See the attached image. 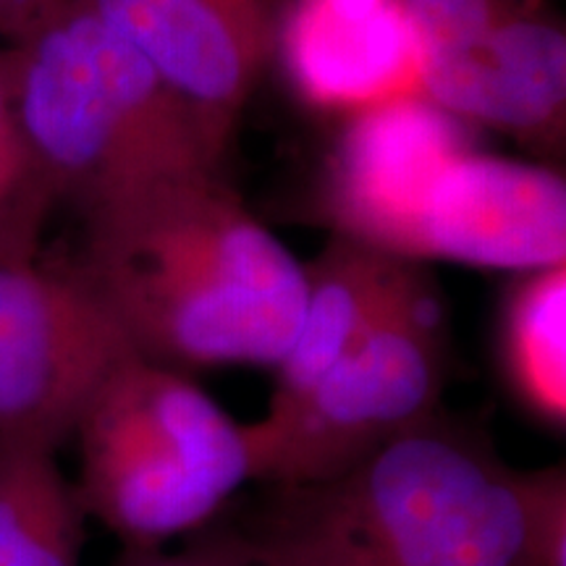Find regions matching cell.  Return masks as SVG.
I'll return each instance as SVG.
<instances>
[{
	"label": "cell",
	"mask_w": 566,
	"mask_h": 566,
	"mask_svg": "<svg viewBox=\"0 0 566 566\" xmlns=\"http://www.w3.org/2000/svg\"><path fill=\"white\" fill-rule=\"evenodd\" d=\"M525 543L533 566H566V472L564 464L522 470Z\"/></svg>",
	"instance_id": "2e32d148"
},
{
	"label": "cell",
	"mask_w": 566,
	"mask_h": 566,
	"mask_svg": "<svg viewBox=\"0 0 566 566\" xmlns=\"http://www.w3.org/2000/svg\"><path fill=\"white\" fill-rule=\"evenodd\" d=\"M307 300L292 349L275 365V388L263 420H281L363 342L367 331L405 296L422 268L349 237H336L304 263Z\"/></svg>",
	"instance_id": "8fae6325"
},
{
	"label": "cell",
	"mask_w": 566,
	"mask_h": 566,
	"mask_svg": "<svg viewBox=\"0 0 566 566\" xmlns=\"http://www.w3.org/2000/svg\"><path fill=\"white\" fill-rule=\"evenodd\" d=\"M13 108L55 202L80 216L176 176L221 171L223 155L132 42L69 0L9 48Z\"/></svg>",
	"instance_id": "3957f363"
},
{
	"label": "cell",
	"mask_w": 566,
	"mask_h": 566,
	"mask_svg": "<svg viewBox=\"0 0 566 566\" xmlns=\"http://www.w3.org/2000/svg\"><path fill=\"white\" fill-rule=\"evenodd\" d=\"M147 363L279 365L300 331L307 273L218 171L153 184L84 221L82 265Z\"/></svg>",
	"instance_id": "6da1fadb"
},
{
	"label": "cell",
	"mask_w": 566,
	"mask_h": 566,
	"mask_svg": "<svg viewBox=\"0 0 566 566\" xmlns=\"http://www.w3.org/2000/svg\"><path fill=\"white\" fill-rule=\"evenodd\" d=\"M275 61L304 101L367 111L420 90L417 48L396 0H289Z\"/></svg>",
	"instance_id": "30bf717a"
},
{
	"label": "cell",
	"mask_w": 566,
	"mask_h": 566,
	"mask_svg": "<svg viewBox=\"0 0 566 566\" xmlns=\"http://www.w3.org/2000/svg\"><path fill=\"white\" fill-rule=\"evenodd\" d=\"M55 197L13 108L9 53L0 51V260L30 263Z\"/></svg>",
	"instance_id": "5bb4252c"
},
{
	"label": "cell",
	"mask_w": 566,
	"mask_h": 566,
	"mask_svg": "<svg viewBox=\"0 0 566 566\" xmlns=\"http://www.w3.org/2000/svg\"><path fill=\"white\" fill-rule=\"evenodd\" d=\"M55 451L0 436V566H82L87 514Z\"/></svg>",
	"instance_id": "7c38bea8"
},
{
	"label": "cell",
	"mask_w": 566,
	"mask_h": 566,
	"mask_svg": "<svg viewBox=\"0 0 566 566\" xmlns=\"http://www.w3.org/2000/svg\"><path fill=\"white\" fill-rule=\"evenodd\" d=\"M84 514L124 548H163L218 520L254 480L250 424L237 422L192 378L129 354L74 430Z\"/></svg>",
	"instance_id": "277c9868"
},
{
	"label": "cell",
	"mask_w": 566,
	"mask_h": 566,
	"mask_svg": "<svg viewBox=\"0 0 566 566\" xmlns=\"http://www.w3.org/2000/svg\"><path fill=\"white\" fill-rule=\"evenodd\" d=\"M122 34L192 108L223 155L275 63L289 0H74Z\"/></svg>",
	"instance_id": "ba28073f"
},
{
	"label": "cell",
	"mask_w": 566,
	"mask_h": 566,
	"mask_svg": "<svg viewBox=\"0 0 566 566\" xmlns=\"http://www.w3.org/2000/svg\"><path fill=\"white\" fill-rule=\"evenodd\" d=\"M443 310L428 275L281 420L250 422L254 480L302 485L349 470L441 409Z\"/></svg>",
	"instance_id": "5b68a950"
},
{
	"label": "cell",
	"mask_w": 566,
	"mask_h": 566,
	"mask_svg": "<svg viewBox=\"0 0 566 566\" xmlns=\"http://www.w3.org/2000/svg\"><path fill=\"white\" fill-rule=\"evenodd\" d=\"M116 566H250L244 564L210 527L197 530L192 543L176 554L163 548H124Z\"/></svg>",
	"instance_id": "e0dca14e"
},
{
	"label": "cell",
	"mask_w": 566,
	"mask_h": 566,
	"mask_svg": "<svg viewBox=\"0 0 566 566\" xmlns=\"http://www.w3.org/2000/svg\"><path fill=\"white\" fill-rule=\"evenodd\" d=\"M501 378L535 422H566V265L522 273L499 315Z\"/></svg>",
	"instance_id": "4fadbf2b"
},
{
	"label": "cell",
	"mask_w": 566,
	"mask_h": 566,
	"mask_svg": "<svg viewBox=\"0 0 566 566\" xmlns=\"http://www.w3.org/2000/svg\"><path fill=\"white\" fill-rule=\"evenodd\" d=\"M417 48V63L454 53L527 0H396Z\"/></svg>",
	"instance_id": "9a60e30c"
},
{
	"label": "cell",
	"mask_w": 566,
	"mask_h": 566,
	"mask_svg": "<svg viewBox=\"0 0 566 566\" xmlns=\"http://www.w3.org/2000/svg\"><path fill=\"white\" fill-rule=\"evenodd\" d=\"M396 258L541 271L566 263V184L554 168L480 153L436 163L401 229Z\"/></svg>",
	"instance_id": "52a82bcc"
},
{
	"label": "cell",
	"mask_w": 566,
	"mask_h": 566,
	"mask_svg": "<svg viewBox=\"0 0 566 566\" xmlns=\"http://www.w3.org/2000/svg\"><path fill=\"white\" fill-rule=\"evenodd\" d=\"M134 349L74 271L0 260V436L53 443Z\"/></svg>",
	"instance_id": "8992f818"
},
{
	"label": "cell",
	"mask_w": 566,
	"mask_h": 566,
	"mask_svg": "<svg viewBox=\"0 0 566 566\" xmlns=\"http://www.w3.org/2000/svg\"><path fill=\"white\" fill-rule=\"evenodd\" d=\"M250 566H533L522 470L438 409L328 480L208 525Z\"/></svg>",
	"instance_id": "7a4b0ae2"
},
{
	"label": "cell",
	"mask_w": 566,
	"mask_h": 566,
	"mask_svg": "<svg viewBox=\"0 0 566 566\" xmlns=\"http://www.w3.org/2000/svg\"><path fill=\"white\" fill-rule=\"evenodd\" d=\"M424 101L459 124L491 126L537 153H556L566 126V32L543 0L454 53L420 61Z\"/></svg>",
	"instance_id": "9c48e42d"
}]
</instances>
